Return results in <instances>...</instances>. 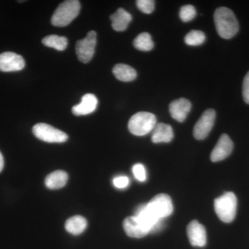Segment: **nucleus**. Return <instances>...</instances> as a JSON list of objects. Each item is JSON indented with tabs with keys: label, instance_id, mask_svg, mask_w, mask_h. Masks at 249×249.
<instances>
[{
	"label": "nucleus",
	"instance_id": "nucleus-3",
	"mask_svg": "<svg viewBox=\"0 0 249 249\" xmlns=\"http://www.w3.org/2000/svg\"><path fill=\"white\" fill-rule=\"evenodd\" d=\"M237 206V197L232 192H227L214 199V211L219 219L224 223H231L234 220Z\"/></svg>",
	"mask_w": 249,
	"mask_h": 249
},
{
	"label": "nucleus",
	"instance_id": "nucleus-1",
	"mask_svg": "<svg viewBox=\"0 0 249 249\" xmlns=\"http://www.w3.org/2000/svg\"><path fill=\"white\" fill-rule=\"evenodd\" d=\"M216 30L221 37L231 39L237 34L239 23L231 10L227 7H219L214 14Z\"/></svg>",
	"mask_w": 249,
	"mask_h": 249
},
{
	"label": "nucleus",
	"instance_id": "nucleus-23",
	"mask_svg": "<svg viewBox=\"0 0 249 249\" xmlns=\"http://www.w3.org/2000/svg\"><path fill=\"white\" fill-rule=\"evenodd\" d=\"M196 15V8L192 5H185L180 9L179 17L183 22H188L193 20Z\"/></svg>",
	"mask_w": 249,
	"mask_h": 249
},
{
	"label": "nucleus",
	"instance_id": "nucleus-14",
	"mask_svg": "<svg viewBox=\"0 0 249 249\" xmlns=\"http://www.w3.org/2000/svg\"><path fill=\"white\" fill-rule=\"evenodd\" d=\"M98 101L92 93H87L82 97L81 102L72 107V112L76 116L91 114L97 108Z\"/></svg>",
	"mask_w": 249,
	"mask_h": 249
},
{
	"label": "nucleus",
	"instance_id": "nucleus-17",
	"mask_svg": "<svg viewBox=\"0 0 249 249\" xmlns=\"http://www.w3.org/2000/svg\"><path fill=\"white\" fill-rule=\"evenodd\" d=\"M68 180V175L63 170H56L47 175L45 185L51 190H58L63 188Z\"/></svg>",
	"mask_w": 249,
	"mask_h": 249
},
{
	"label": "nucleus",
	"instance_id": "nucleus-19",
	"mask_svg": "<svg viewBox=\"0 0 249 249\" xmlns=\"http://www.w3.org/2000/svg\"><path fill=\"white\" fill-rule=\"evenodd\" d=\"M113 73L118 80L123 82H131L137 78V73L132 67L124 64H117L112 70Z\"/></svg>",
	"mask_w": 249,
	"mask_h": 249
},
{
	"label": "nucleus",
	"instance_id": "nucleus-9",
	"mask_svg": "<svg viewBox=\"0 0 249 249\" xmlns=\"http://www.w3.org/2000/svg\"><path fill=\"white\" fill-rule=\"evenodd\" d=\"M25 67V61L21 55L14 52L0 54V71L12 72L20 71Z\"/></svg>",
	"mask_w": 249,
	"mask_h": 249
},
{
	"label": "nucleus",
	"instance_id": "nucleus-18",
	"mask_svg": "<svg viewBox=\"0 0 249 249\" xmlns=\"http://www.w3.org/2000/svg\"><path fill=\"white\" fill-rule=\"evenodd\" d=\"M88 227L87 219L83 216L76 215L69 218L65 223V229L72 235H78L84 232Z\"/></svg>",
	"mask_w": 249,
	"mask_h": 249
},
{
	"label": "nucleus",
	"instance_id": "nucleus-25",
	"mask_svg": "<svg viewBox=\"0 0 249 249\" xmlns=\"http://www.w3.org/2000/svg\"><path fill=\"white\" fill-rule=\"evenodd\" d=\"M134 177L139 181H145L147 178L146 170L142 163H137L132 168Z\"/></svg>",
	"mask_w": 249,
	"mask_h": 249
},
{
	"label": "nucleus",
	"instance_id": "nucleus-26",
	"mask_svg": "<svg viewBox=\"0 0 249 249\" xmlns=\"http://www.w3.org/2000/svg\"><path fill=\"white\" fill-rule=\"evenodd\" d=\"M242 96L244 101L249 105V71L246 74L244 78L243 85H242Z\"/></svg>",
	"mask_w": 249,
	"mask_h": 249
},
{
	"label": "nucleus",
	"instance_id": "nucleus-22",
	"mask_svg": "<svg viewBox=\"0 0 249 249\" xmlns=\"http://www.w3.org/2000/svg\"><path fill=\"white\" fill-rule=\"evenodd\" d=\"M186 45L189 46H199L206 40L204 33L201 31L193 30L188 33L184 38Z\"/></svg>",
	"mask_w": 249,
	"mask_h": 249
},
{
	"label": "nucleus",
	"instance_id": "nucleus-2",
	"mask_svg": "<svg viewBox=\"0 0 249 249\" xmlns=\"http://www.w3.org/2000/svg\"><path fill=\"white\" fill-rule=\"evenodd\" d=\"M80 11V3L78 0L63 1L55 10L51 22L55 27H66L78 16Z\"/></svg>",
	"mask_w": 249,
	"mask_h": 249
},
{
	"label": "nucleus",
	"instance_id": "nucleus-28",
	"mask_svg": "<svg viewBox=\"0 0 249 249\" xmlns=\"http://www.w3.org/2000/svg\"><path fill=\"white\" fill-rule=\"evenodd\" d=\"M4 157L1 155V152H0V173L2 171L3 168H4Z\"/></svg>",
	"mask_w": 249,
	"mask_h": 249
},
{
	"label": "nucleus",
	"instance_id": "nucleus-6",
	"mask_svg": "<svg viewBox=\"0 0 249 249\" xmlns=\"http://www.w3.org/2000/svg\"><path fill=\"white\" fill-rule=\"evenodd\" d=\"M33 132L37 139L47 142H64L68 139L66 133L46 124H35Z\"/></svg>",
	"mask_w": 249,
	"mask_h": 249
},
{
	"label": "nucleus",
	"instance_id": "nucleus-4",
	"mask_svg": "<svg viewBox=\"0 0 249 249\" xmlns=\"http://www.w3.org/2000/svg\"><path fill=\"white\" fill-rule=\"evenodd\" d=\"M156 124L157 119L153 114L146 111H141L130 118L128 129L129 132L134 135L142 137L153 131Z\"/></svg>",
	"mask_w": 249,
	"mask_h": 249
},
{
	"label": "nucleus",
	"instance_id": "nucleus-16",
	"mask_svg": "<svg viewBox=\"0 0 249 249\" xmlns=\"http://www.w3.org/2000/svg\"><path fill=\"white\" fill-rule=\"evenodd\" d=\"M111 27L116 31H124L127 29L132 17L125 10L120 8L110 16Z\"/></svg>",
	"mask_w": 249,
	"mask_h": 249
},
{
	"label": "nucleus",
	"instance_id": "nucleus-7",
	"mask_svg": "<svg viewBox=\"0 0 249 249\" xmlns=\"http://www.w3.org/2000/svg\"><path fill=\"white\" fill-rule=\"evenodd\" d=\"M97 34L94 31H91L83 40L76 42V52L80 62L88 63L94 55Z\"/></svg>",
	"mask_w": 249,
	"mask_h": 249
},
{
	"label": "nucleus",
	"instance_id": "nucleus-10",
	"mask_svg": "<svg viewBox=\"0 0 249 249\" xmlns=\"http://www.w3.org/2000/svg\"><path fill=\"white\" fill-rule=\"evenodd\" d=\"M124 229L126 234L133 238H142L150 233V229L136 216L124 219Z\"/></svg>",
	"mask_w": 249,
	"mask_h": 249
},
{
	"label": "nucleus",
	"instance_id": "nucleus-21",
	"mask_svg": "<svg viewBox=\"0 0 249 249\" xmlns=\"http://www.w3.org/2000/svg\"><path fill=\"white\" fill-rule=\"evenodd\" d=\"M133 45L136 49L142 52H150L154 48V42L148 33H142L134 39Z\"/></svg>",
	"mask_w": 249,
	"mask_h": 249
},
{
	"label": "nucleus",
	"instance_id": "nucleus-13",
	"mask_svg": "<svg viewBox=\"0 0 249 249\" xmlns=\"http://www.w3.org/2000/svg\"><path fill=\"white\" fill-rule=\"evenodd\" d=\"M191 101L184 98H178L170 104V115L178 122H183L186 120L188 113L191 111Z\"/></svg>",
	"mask_w": 249,
	"mask_h": 249
},
{
	"label": "nucleus",
	"instance_id": "nucleus-12",
	"mask_svg": "<svg viewBox=\"0 0 249 249\" xmlns=\"http://www.w3.org/2000/svg\"><path fill=\"white\" fill-rule=\"evenodd\" d=\"M187 234L191 245L203 247L206 245V229L198 221L193 220L187 227Z\"/></svg>",
	"mask_w": 249,
	"mask_h": 249
},
{
	"label": "nucleus",
	"instance_id": "nucleus-27",
	"mask_svg": "<svg viewBox=\"0 0 249 249\" xmlns=\"http://www.w3.org/2000/svg\"><path fill=\"white\" fill-rule=\"evenodd\" d=\"M129 183V178L125 176L117 177V178H114V180H113V183H114V186L116 188H119V189H123V188L128 186Z\"/></svg>",
	"mask_w": 249,
	"mask_h": 249
},
{
	"label": "nucleus",
	"instance_id": "nucleus-11",
	"mask_svg": "<svg viewBox=\"0 0 249 249\" xmlns=\"http://www.w3.org/2000/svg\"><path fill=\"white\" fill-rule=\"evenodd\" d=\"M233 150V142L227 134H224L218 140L217 143L211 152V160L213 162H218L225 160Z\"/></svg>",
	"mask_w": 249,
	"mask_h": 249
},
{
	"label": "nucleus",
	"instance_id": "nucleus-24",
	"mask_svg": "<svg viewBox=\"0 0 249 249\" xmlns=\"http://www.w3.org/2000/svg\"><path fill=\"white\" fill-rule=\"evenodd\" d=\"M137 6L142 12L145 14H150L155 10V1L152 0H138Z\"/></svg>",
	"mask_w": 249,
	"mask_h": 249
},
{
	"label": "nucleus",
	"instance_id": "nucleus-8",
	"mask_svg": "<svg viewBox=\"0 0 249 249\" xmlns=\"http://www.w3.org/2000/svg\"><path fill=\"white\" fill-rule=\"evenodd\" d=\"M216 112L214 109H209L203 113L196 123L193 129V135L197 140H204L209 136L215 121Z\"/></svg>",
	"mask_w": 249,
	"mask_h": 249
},
{
	"label": "nucleus",
	"instance_id": "nucleus-5",
	"mask_svg": "<svg viewBox=\"0 0 249 249\" xmlns=\"http://www.w3.org/2000/svg\"><path fill=\"white\" fill-rule=\"evenodd\" d=\"M147 209L157 219H165L173 213V201L168 195H157L147 204Z\"/></svg>",
	"mask_w": 249,
	"mask_h": 249
},
{
	"label": "nucleus",
	"instance_id": "nucleus-15",
	"mask_svg": "<svg viewBox=\"0 0 249 249\" xmlns=\"http://www.w3.org/2000/svg\"><path fill=\"white\" fill-rule=\"evenodd\" d=\"M173 138V129L170 124L163 123L156 124L152 134V141L154 143L169 142Z\"/></svg>",
	"mask_w": 249,
	"mask_h": 249
},
{
	"label": "nucleus",
	"instance_id": "nucleus-20",
	"mask_svg": "<svg viewBox=\"0 0 249 249\" xmlns=\"http://www.w3.org/2000/svg\"><path fill=\"white\" fill-rule=\"evenodd\" d=\"M42 44L46 47H51L58 51H64L67 48L68 41L66 37L63 36L50 35L44 37Z\"/></svg>",
	"mask_w": 249,
	"mask_h": 249
}]
</instances>
